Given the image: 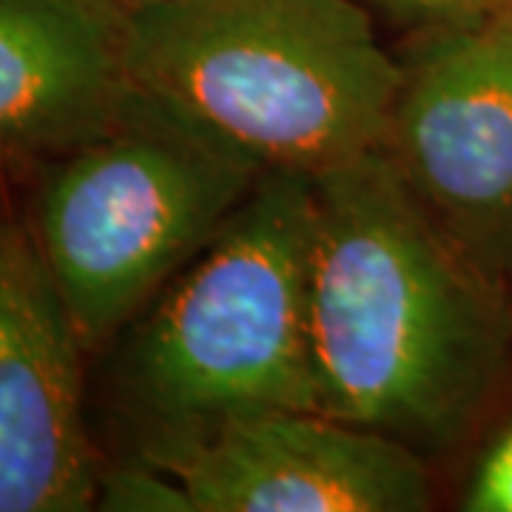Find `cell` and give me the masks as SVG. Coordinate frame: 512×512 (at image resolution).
<instances>
[{"label": "cell", "instance_id": "cell-10", "mask_svg": "<svg viewBox=\"0 0 512 512\" xmlns=\"http://www.w3.org/2000/svg\"><path fill=\"white\" fill-rule=\"evenodd\" d=\"M373 18L402 29L407 35L493 20L504 0H359Z\"/></svg>", "mask_w": 512, "mask_h": 512}, {"label": "cell", "instance_id": "cell-6", "mask_svg": "<svg viewBox=\"0 0 512 512\" xmlns=\"http://www.w3.org/2000/svg\"><path fill=\"white\" fill-rule=\"evenodd\" d=\"M89 362L29 222L0 208V512L94 510Z\"/></svg>", "mask_w": 512, "mask_h": 512}, {"label": "cell", "instance_id": "cell-2", "mask_svg": "<svg viewBox=\"0 0 512 512\" xmlns=\"http://www.w3.org/2000/svg\"><path fill=\"white\" fill-rule=\"evenodd\" d=\"M313 217L316 177L262 171L220 234L97 356V402L120 458L163 467L228 419L316 410Z\"/></svg>", "mask_w": 512, "mask_h": 512}, {"label": "cell", "instance_id": "cell-5", "mask_svg": "<svg viewBox=\"0 0 512 512\" xmlns=\"http://www.w3.org/2000/svg\"><path fill=\"white\" fill-rule=\"evenodd\" d=\"M382 151L490 285L512 262V29L501 20L407 35Z\"/></svg>", "mask_w": 512, "mask_h": 512}, {"label": "cell", "instance_id": "cell-8", "mask_svg": "<svg viewBox=\"0 0 512 512\" xmlns=\"http://www.w3.org/2000/svg\"><path fill=\"white\" fill-rule=\"evenodd\" d=\"M128 6L0 0V185L114 128L134 97Z\"/></svg>", "mask_w": 512, "mask_h": 512}, {"label": "cell", "instance_id": "cell-13", "mask_svg": "<svg viewBox=\"0 0 512 512\" xmlns=\"http://www.w3.org/2000/svg\"><path fill=\"white\" fill-rule=\"evenodd\" d=\"M507 308H510V319H512V262H510V274H507Z\"/></svg>", "mask_w": 512, "mask_h": 512}, {"label": "cell", "instance_id": "cell-4", "mask_svg": "<svg viewBox=\"0 0 512 512\" xmlns=\"http://www.w3.org/2000/svg\"><path fill=\"white\" fill-rule=\"evenodd\" d=\"M262 171L140 89L117 126L37 171L23 217L92 359L220 234Z\"/></svg>", "mask_w": 512, "mask_h": 512}, {"label": "cell", "instance_id": "cell-11", "mask_svg": "<svg viewBox=\"0 0 512 512\" xmlns=\"http://www.w3.org/2000/svg\"><path fill=\"white\" fill-rule=\"evenodd\" d=\"M461 510L512 512V419L478 456L461 493Z\"/></svg>", "mask_w": 512, "mask_h": 512}, {"label": "cell", "instance_id": "cell-1", "mask_svg": "<svg viewBox=\"0 0 512 512\" xmlns=\"http://www.w3.org/2000/svg\"><path fill=\"white\" fill-rule=\"evenodd\" d=\"M308 336L316 410L424 456L490 402L512 319L373 148L316 177Z\"/></svg>", "mask_w": 512, "mask_h": 512}, {"label": "cell", "instance_id": "cell-12", "mask_svg": "<svg viewBox=\"0 0 512 512\" xmlns=\"http://www.w3.org/2000/svg\"><path fill=\"white\" fill-rule=\"evenodd\" d=\"M493 20H501L504 26H510L512 29V0H504V3H501V9L495 12Z\"/></svg>", "mask_w": 512, "mask_h": 512}, {"label": "cell", "instance_id": "cell-14", "mask_svg": "<svg viewBox=\"0 0 512 512\" xmlns=\"http://www.w3.org/2000/svg\"><path fill=\"white\" fill-rule=\"evenodd\" d=\"M117 3H123V6H143V3H154V0H117Z\"/></svg>", "mask_w": 512, "mask_h": 512}, {"label": "cell", "instance_id": "cell-7", "mask_svg": "<svg viewBox=\"0 0 512 512\" xmlns=\"http://www.w3.org/2000/svg\"><path fill=\"white\" fill-rule=\"evenodd\" d=\"M160 470L183 478L197 512H424V456L319 410L228 419Z\"/></svg>", "mask_w": 512, "mask_h": 512}, {"label": "cell", "instance_id": "cell-9", "mask_svg": "<svg viewBox=\"0 0 512 512\" xmlns=\"http://www.w3.org/2000/svg\"><path fill=\"white\" fill-rule=\"evenodd\" d=\"M94 510L100 512H197L194 498L168 470L146 461L117 458L103 464L97 476Z\"/></svg>", "mask_w": 512, "mask_h": 512}, {"label": "cell", "instance_id": "cell-3", "mask_svg": "<svg viewBox=\"0 0 512 512\" xmlns=\"http://www.w3.org/2000/svg\"><path fill=\"white\" fill-rule=\"evenodd\" d=\"M359 0H154L128 9L134 89L251 157L319 177L382 148L402 66Z\"/></svg>", "mask_w": 512, "mask_h": 512}]
</instances>
